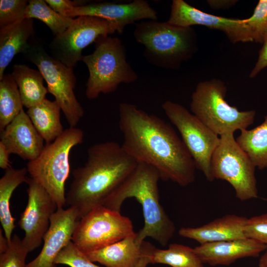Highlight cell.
Segmentation results:
<instances>
[{"label":"cell","instance_id":"cell-1","mask_svg":"<svg viewBox=\"0 0 267 267\" xmlns=\"http://www.w3.org/2000/svg\"><path fill=\"white\" fill-rule=\"evenodd\" d=\"M119 111L122 145L133 158L154 168L164 181L181 186L194 181V161L168 123L131 103H121Z\"/></svg>","mask_w":267,"mask_h":267},{"label":"cell","instance_id":"cell-2","mask_svg":"<svg viewBox=\"0 0 267 267\" xmlns=\"http://www.w3.org/2000/svg\"><path fill=\"white\" fill-rule=\"evenodd\" d=\"M138 163L113 141L94 144L85 164L73 172L66 204L75 207L79 220L107 200L131 174Z\"/></svg>","mask_w":267,"mask_h":267},{"label":"cell","instance_id":"cell-3","mask_svg":"<svg viewBox=\"0 0 267 267\" xmlns=\"http://www.w3.org/2000/svg\"><path fill=\"white\" fill-rule=\"evenodd\" d=\"M157 171L153 167L138 163L135 169L110 196L104 206L120 211L124 201L134 198L141 205L144 225L136 232V240L141 245L150 237L162 246H166L175 232V225L159 201Z\"/></svg>","mask_w":267,"mask_h":267},{"label":"cell","instance_id":"cell-4","mask_svg":"<svg viewBox=\"0 0 267 267\" xmlns=\"http://www.w3.org/2000/svg\"><path fill=\"white\" fill-rule=\"evenodd\" d=\"M133 36L144 47L143 55L157 67L177 70L198 50L197 34L192 27L148 20L135 24Z\"/></svg>","mask_w":267,"mask_h":267},{"label":"cell","instance_id":"cell-5","mask_svg":"<svg viewBox=\"0 0 267 267\" xmlns=\"http://www.w3.org/2000/svg\"><path fill=\"white\" fill-rule=\"evenodd\" d=\"M81 61L89 70L85 94L89 99L113 92L120 84L132 83L138 78L127 61L125 46L117 37H101L95 42L93 52L83 55Z\"/></svg>","mask_w":267,"mask_h":267},{"label":"cell","instance_id":"cell-6","mask_svg":"<svg viewBox=\"0 0 267 267\" xmlns=\"http://www.w3.org/2000/svg\"><path fill=\"white\" fill-rule=\"evenodd\" d=\"M84 136L81 129L69 127L55 140L46 143L40 155L27 163L30 178L47 192L58 208L66 204L65 185L70 173L71 151L83 142Z\"/></svg>","mask_w":267,"mask_h":267},{"label":"cell","instance_id":"cell-7","mask_svg":"<svg viewBox=\"0 0 267 267\" xmlns=\"http://www.w3.org/2000/svg\"><path fill=\"white\" fill-rule=\"evenodd\" d=\"M227 88L221 80L200 82L192 93L190 110L204 124L218 135L233 134L254 122V110L240 111L225 100Z\"/></svg>","mask_w":267,"mask_h":267},{"label":"cell","instance_id":"cell-8","mask_svg":"<svg viewBox=\"0 0 267 267\" xmlns=\"http://www.w3.org/2000/svg\"><path fill=\"white\" fill-rule=\"evenodd\" d=\"M23 54L41 72L48 91L59 104L70 127H76L84 110L74 93L77 79L73 68L52 57L38 42H31Z\"/></svg>","mask_w":267,"mask_h":267},{"label":"cell","instance_id":"cell-9","mask_svg":"<svg viewBox=\"0 0 267 267\" xmlns=\"http://www.w3.org/2000/svg\"><path fill=\"white\" fill-rule=\"evenodd\" d=\"M256 167L237 143L233 134L220 136L211 161L214 179L224 180L233 187L242 201L258 197Z\"/></svg>","mask_w":267,"mask_h":267},{"label":"cell","instance_id":"cell-10","mask_svg":"<svg viewBox=\"0 0 267 267\" xmlns=\"http://www.w3.org/2000/svg\"><path fill=\"white\" fill-rule=\"evenodd\" d=\"M136 233L132 221L120 211L96 207L77 222L72 241L85 253L102 248Z\"/></svg>","mask_w":267,"mask_h":267},{"label":"cell","instance_id":"cell-11","mask_svg":"<svg viewBox=\"0 0 267 267\" xmlns=\"http://www.w3.org/2000/svg\"><path fill=\"white\" fill-rule=\"evenodd\" d=\"M162 107L179 133L196 168L203 173L208 181L214 180L211 161L220 137L183 105L167 100L162 104Z\"/></svg>","mask_w":267,"mask_h":267},{"label":"cell","instance_id":"cell-12","mask_svg":"<svg viewBox=\"0 0 267 267\" xmlns=\"http://www.w3.org/2000/svg\"><path fill=\"white\" fill-rule=\"evenodd\" d=\"M116 32L115 25L105 19L90 16L76 17L65 31L54 36L50 43V55L74 68L82 60L85 48Z\"/></svg>","mask_w":267,"mask_h":267},{"label":"cell","instance_id":"cell-13","mask_svg":"<svg viewBox=\"0 0 267 267\" xmlns=\"http://www.w3.org/2000/svg\"><path fill=\"white\" fill-rule=\"evenodd\" d=\"M26 182L28 202L18 224L25 233L23 242L31 252L41 245L58 207L47 192L33 179L28 178Z\"/></svg>","mask_w":267,"mask_h":267},{"label":"cell","instance_id":"cell-14","mask_svg":"<svg viewBox=\"0 0 267 267\" xmlns=\"http://www.w3.org/2000/svg\"><path fill=\"white\" fill-rule=\"evenodd\" d=\"M167 22L182 27L201 25L222 31L232 43L254 42L245 19L229 18L204 12L183 0H173Z\"/></svg>","mask_w":267,"mask_h":267},{"label":"cell","instance_id":"cell-15","mask_svg":"<svg viewBox=\"0 0 267 267\" xmlns=\"http://www.w3.org/2000/svg\"><path fill=\"white\" fill-rule=\"evenodd\" d=\"M80 16L105 19L115 25L119 35L123 33L125 28L129 24L144 19L158 20L157 12L145 0H134L125 3L105 1L86 4L73 7L65 14L72 18Z\"/></svg>","mask_w":267,"mask_h":267},{"label":"cell","instance_id":"cell-16","mask_svg":"<svg viewBox=\"0 0 267 267\" xmlns=\"http://www.w3.org/2000/svg\"><path fill=\"white\" fill-rule=\"evenodd\" d=\"M79 220L78 212L75 207L57 208L50 218L41 251L26 267H56L55 260L62 249L72 241Z\"/></svg>","mask_w":267,"mask_h":267},{"label":"cell","instance_id":"cell-17","mask_svg":"<svg viewBox=\"0 0 267 267\" xmlns=\"http://www.w3.org/2000/svg\"><path fill=\"white\" fill-rule=\"evenodd\" d=\"M44 139L23 109L15 118L0 132V142L10 154L29 161L41 154Z\"/></svg>","mask_w":267,"mask_h":267},{"label":"cell","instance_id":"cell-18","mask_svg":"<svg viewBox=\"0 0 267 267\" xmlns=\"http://www.w3.org/2000/svg\"><path fill=\"white\" fill-rule=\"evenodd\" d=\"M266 249L267 245L249 238L200 244L194 248L203 263L212 266H228L240 259L257 257Z\"/></svg>","mask_w":267,"mask_h":267},{"label":"cell","instance_id":"cell-19","mask_svg":"<svg viewBox=\"0 0 267 267\" xmlns=\"http://www.w3.org/2000/svg\"><path fill=\"white\" fill-rule=\"evenodd\" d=\"M247 219L228 214L199 227H181L178 234L200 244L245 238H247L245 228Z\"/></svg>","mask_w":267,"mask_h":267},{"label":"cell","instance_id":"cell-20","mask_svg":"<svg viewBox=\"0 0 267 267\" xmlns=\"http://www.w3.org/2000/svg\"><path fill=\"white\" fill-rule=\"evenodd\" d=\"M34 34L33 19L30 18L0 28V80L14 57L29 48Z\"/></svg>","mask_w":267,"mask_h":267},{"label":"cell","instance_id":"cell-21","mask_svg":"<svg viewBox=\"0 0 267 267\" xmlns=\"http://www.w3.org/2000/svg\"><path fill=\"white\" fill-rule=\"evenodd\" d=\"M136 233L98 250L85 253L93 262L106 267H134L142 255Z\"/></svg>","mask_w":267,"mask_h":267},{"label":"cell","instance_id":"cell-22","mask_svg":"<svg viewBox=\"0 0 267 267\" xmlns=\"http://www.w3.org/2000/svg\"><path fill=\"white\" fill-rule=\"evenodd\" d=\"M61 110L55 100L46 98L27 110V114L46 143L55 140L64 131L60 121Z\"/></svg>","mask_w":267,"mask_h":267},{"label":"cell","instance_id":"cell-23","mask_svg":"<svg viewBox=\"0 0 267 267\" xmlns=\"http://www.w3.org/2000/svg\"><path fill=\"white\" fill-rule=\"evenodd\" d=\"M19 91L24 106L28 109L46 99L48 92L44 86V78L39 70L24 64H15L11 73Z\"/></svg>","mask_w":267,"mask_h":267},{"label":"cell","instance_id":"cell-24","mask_svg":"<svg viewBox=\"0 0 267 267\" xmlns=\"http://www.w3.org/2000/svg\"><path fill=\"white\" fill-rule=\"evenodd\" d=\"M28 171L26 167L6 169L0 179V221L8 243L15 226V219L10 211V199L15 189L21 183L27 182Z\"/></svg>","mask_w":267,"mask_h":267},{"label":"cell","instance_id":"cell-25","mask_svg":"<svg viewBox=\"0 0 267 267\" xmlns=\"http://www.w3.org/2000/svg\"><path fill=\"white\" fill-rule=\"evenodd\" d=\"M236 141L259 169L267 168V114L264 121L251 129H244Z\"/></svg>","mask_w":267,"mask_h":267},{"label":"cell","instance_id":"cell-26","mask_svg":"<svg viewBox=\"0 0 267 267\" xmlns=\"http://www.w3.org/2000/svg\"><path fill=\"white\" fill-rule=\"evenodd\" d=\"M151 264L171 267H205L194 248L178 243L170 244L166 249L153 246L150 254Z\"/></svg>","mask_w":267,"mask_h":267},{"label":"cell","instance_id":"cell-27","mask_svg":"<svg viewBox=\"0 0 267 267\" xmlns=\"http://www.w3.org/2000/svg\"><path fill=\"white\" fill-rule=\"evenodd\" d=\"M23 106L18 86L11 74H4L0 80V132L20 113Z\"/></svg>","mask_w":267,"mask_h":267},{"label":"cell","instance_id":"cell-28","mask_svg":"<svg viewBox=\"0 0 267 267\" xmlns=\"http://www.w3.org/2000/svg\"><path fill=\"white\" fill-rule=\"evenodd\" d=\"M25 18H35L42 21L54 36L65 31L74 19L56 12L44 0H29Z\"/></svg>","mask_w":267,"mask_h":267},{"label":"cell","instance_id":"cell-29","mask_svg":"<svg viewBox=\"0 0 267 267\" xmlns=\"http://www.w3.org/2000/svg\"><path fill=\"white\" fill-rule=\"evenodd\" d=\"M29 252L22 239L14 234L7 249L0 254V267H26V259Z\"/></svg>","mask_w":267,"mask_h":267},{"label":"cell","instance_id":"cell-30","mask_svg":"<svg viewBox=\"0 0 267 267\" xmlns=\"http://www.w3.org/2000/svg\"><path fill=\"white\" fill-rule=\"evenodd\" d=\"M254 42L263 44L267 37V0H260L252 16L245 19Z\"/></svg>","mask_w":267,"mask_h":267},{"label":"cell","instance_id":"cell-31","mask_svg":"<svg viewBox=\"0 0 267 267\" xmlns=\"http://www.w3.org/2000/svg\"><path fill=\"white\" fill-rule=\"evenodd\" d=\"M28 3L29 0H0V28L25 19Z\"/></svg>","mask_w":267,"mask_h":267},{"label":"cell","instance_id":"cell-32","mask_svg":"<svg viewBox=\"0 0 267 267\" xmlns=\"http://www.w3.org/2000/svg\"><path fill=\"white\" fill-rule=\"evenodd\" d=\"M54 262L56 265H64L70 267H101L90 261L72 241L60 252Z\"/></svg>","mask_w":267,"mask_h":267},{"label":"cell","instance_id":"cell-33","mask_svg":"<svg viewBox=\"0 0 267 267\" xmlns=\"http://www.w3.org/2000/svg\"><path fill=\"white\" fill-rule=\"evenodd\" d=\"M245 233L247 238L267 245V214L247 219Z\"/></svg>","mask_w":267,"mask_h":267},{"label":"cell","instance_id":"cell-34","mask_svg":"<svg viewBox=\"0 0 267 267\" xmlns=\"http://www.w3.org/2000/svg\"><path fill=\"white\" fill-rule=\"evenodd\" d=\"M56 12L65 16L66 13L73 7L86 4V2L70 0H45Z\"/></svg>","mask_w":267,"mask_h":267},{"label":"cell","instance_id":"cell-35","mask_svg":"<svg viewBox=\"0 0 267 267\" xmlns=\"http://www.w3.org/2000/svg\"><path fill=\"white\" fill-rule=\"evenodd\" d=\"M262 44L263 46L259 51L257 61L250 73L249 77L251 78H254L267 67V37Z\"/></svg>","mask_w":267,"mask_h":267},{"label":"cell","instance_id":"cell-36","mask_svg":"<svg viewBox=\"0 0 267 267\" xmlns=\"http://www.w3.org/2000/svg\"><path fill=\"white\" fill-rule=\"evenodd\" d=\"M154 246L150 243L144 241L142 244V255L140 260L134 267H147L151 264L150 254Z\"/></svg>","mask_w":267,"mask_h":267},{"label":"cell","instance_id":"cell-37","mask_svg":"<svg viewBox=\"0 0 267 267\" xmlns=\"http://www.w3.org/2000/svg\"><path fill=\"white\" fill-rule=\"evenodd\" d=\"M237 1L236 0H208L207 3L211 8L220 10L232 7Z\"/></svg>","mask_w":267,"mask_h":267},{"label":"cell","instance_id":"cell-38","mask_svg":"<svg viewBox=\"0 0 267 267\" xmlns=\"http://www.w3.org/2000/svg\"><path fill=\"white\" fill-rule=\"evenodd\" d=\"M10 153L5 146L0 141V167L6 170L11 167L9 161Z\"/></svg>","mask_w":267,"mask_h":267},{"label":"cell","instance_id":"cell-39","mask_svg":"<svg viewBox=\"0 0 267 267\" xmlns=\"http://www.w3.org/2000/svg\"><path fill=\"white\" fill-rule=\"evenodd\" d=\"M1 230H2L1 229H0V254L5 251V250L7 248L8 243H9L5 236H3Z\"/></svg>","mask_w":267,"mask_h":267},{"label":"cell","instance_id":"cell-40","mask_svg":"<svg viewBox=\"0 0 267 267\" xmlns=\"http://www.w3.org/2000/svg\"><path fill=\"white\" fill-rule=\"evenodd\" d=\"M259 267H267V249L265 253L261 257L259 262Z\"/></svg>","mask_w":267,"mask_h":267},{"label":"cell","instance_id":"cell-41","mask_svg":"<svg viewBox=\"0 0 267 267\" xmlns=\"http://www.w3.org/2000/svg\"><path fill=\"white\" fill-rule=\"evenodd\" d=\"M264 200H267V198H266V199H264Z\"/></svg>","mask_w":267,"mask_h":267}]
</instances>
